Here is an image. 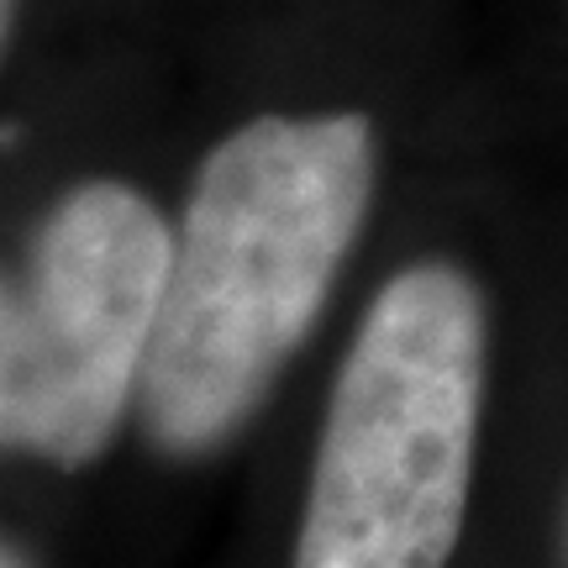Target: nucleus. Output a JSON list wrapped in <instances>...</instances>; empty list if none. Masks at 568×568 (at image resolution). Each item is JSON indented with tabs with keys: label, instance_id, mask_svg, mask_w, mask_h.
<instances>
[{
	"label": "nucleus",
	"instance_id": "1",
	"mask_svg": "<svg viewBox=\"0 0 568 568\" xmlns=\"http://www.w3.org/2000/svg\"><path fill=\"white\" fill-rule=\"evenodd\" d=\"M374 190L364 116H264L205 159L142 368L153 437H226L316 322Z\"/></svg>",
	"mask_w": 568,
	"mask_h": 568
},
{
	"label": "nucleus",
	"instance_id": "4",
	"mask_svg": "<svg viewBox=\"0 0 568 568\" xmlns=\"http://www.w3.org/2000/svg\"><path fill=\"white\" fill-rule=\"evenodd\" d=\"M0 447H6V290H0Z\"/></svg>",
	"mask_w": 568,
	"mask_h": 568
},
{
	"label": "nucleus",
	"instance_id": "6",
	"mask_svg": "<svg viewBox=\"0 0 568 568\" xmlns=\"http://www.w3.org/2000/svg\"><path fill=\"white\" fill-rule=\"evenodd\" d=\"M0 568H21V564H17V558H11L6 548H0Z\"/></svg>",
	"mask_w": 568,
	"mask_h": 568
},
{
	"label": "nucleus",
	"instance_id": "2",
	"mask_svg": "<svg viewBox=\"0 0 568 568\" xmlns=\"http://www.w3.org/2000/svg\"><path fill=\"white\" fill-rule=\"evenodd\" d=\"M485 311L447 264L368 305L332 389L295 568H443L468 506Z\"/></svg>",
	"mask_w": 568,
	"mask_h": 568
},
{
	"label": "nucleus",
	"instance_id": "5",
	"mask_svg": "<svg viewBox=\"0 0 568 568\" xmlns=\"http://www.w3.org/2000/svg\"><path fill=\"white\" fill-rule=\"evenodd\" d=\"M6 17H11V0H0V38H6Z\"/></svg>",
	"mask_w": 568,
	"mask_h": 568
},
{
	"label": "nucleus",
	"instance_id": "3",
	"mask_svg": "<svg viewBox=\"0 0 568 568\" xmlns=\"http://www.w3.org/2000/svg\"><path fill=\"white\" fill-rule=\"evenodd\" d=\"M174 243L122 184H84L42 222L27 290L6 295V447L84 464L148 368Z\"/></svg>",
	"mask_w": 568,
	"mask_h": 568
}]
</instances>
